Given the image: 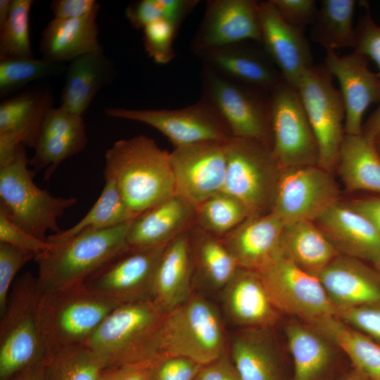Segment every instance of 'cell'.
<instances>
[{
  "label": "cell",
  "instance_id": "27",
  "mask_svg": "<svg viewBox=\"0 0 380 380\" xmlns=\"http://www.w3.org/2000/svg\"><path fill=\"white\" fill-rule=\"evenodd\" d=\"M195 224V207L177 196L139 213L132 220L127 242L135 248H161Z\"/></svg>",
  "mask_w": 380,
  "mask_h": 380
},
{
  "label": "cell",
  "instance_id": "31",
  "mask_svg": "<svg viewBox=\"0 0 380 380\" xmlns=\"http://www.w3.org/2000/svg\"><path fill=\"white\" fill-rule=\"evenodd\" d=\"M281 254L316 277L339 252L313 221L284 223L280 241Z\"/></svg>",
  "mask_w": 380,
  "mask_h": 380
},
{
  "label": "cell",
  "instance_id": "11",
  "mask_svg": "<svg viewBox=\"0 0 380 380\" xmlns=\"http://www.w3.org/2000/svg\"><path fill=\"white\" fill-rule=\"evenodd\" d=\"M272 153L281 169L318 165L316 139L299 94L283 80L270 96Z\"/></svg>",
  "mask_w": 380,
  "mask_h": 380
},
{
  "label": "cell",
  "instance_id": "29",
  "mask_svg": "<svg viewBox=\"0 0 380 380\" xmlns=\"http://www.w3.org/2000/svg\"><path fill=\"white\" fill-rule=\"evenodd\" d=\"M100 6L74 19L53 18L44 27L39 42L42 56L63 64L87 53L103 49L96 18Z\"/></svg>",
  "mask_w": 380,
  "mask_h": 380
},
{
  "label": "cell",
  "instance_id": "28",
  "mask_svg": "<svg viewBox=\"0 0 380 380\" xmlns=\"http://www.w3.org/2000/svg\"><path fill=\"white\" fill-rule=\"evenodd\" d=\"M188 231L165 247L157 267L153 300L165 313L185 301L194 290Z\"/></svg>",
  "mask_w": 380,
  "mask_h": 380
},
{
  "label": "cell",
  "instance_id": "55",
  "mask_svg": "<svg viewBox=\"0 0 380 380\" xmlns=\"http://www.w3.org/2000/svg\"><path fill=\"white\" fill-rule=\"evenodd\" d=\"M48 357L20 370L8 380H46Z\"/></svg>",
  "mask_w": 380,
  "mask_h": 380
},
{
  "label": "cell",
  "instance_id": "10",
  "mask_svg": "<svg viewBox=\"0 0 380 380\" xmlns=\"http://www.w3.org/2000/svg\"><path fill=\"white\" fill-rule=\"evenodd\" d=\"M202 96L217 110L234 137L255 139L272 148L270 97L203 66Z\"/></svg>",
  "mask_w": 380,
  "mask_h": 380
},
{
  "label": "cell",
  "instance_id": "58",
  "mask_svg": "<svg viewBox=\"0 0 380 380\" xmlns=\"http://www.w3.org/2000/svg\"><path fill=\"white\" fill-rule=\"evenodd\" d=\"M343 380H369L365 376H364L362 374H361L359 372H356L348 377L346 378Z\"/></svg>",
  "mask_w": 380,
  "mask_h": 380
},
{
  "label": "cell",
  "instance_id": "40",
  "mask_svg": "<svg viewBox=\"0 0 380 380\" xmlns=\"http://www.w3.org/2000/svg\"><path fill=\"white\" fill-rule=\"evenodd\" d=\"M106 369L84 346L48 357L46 380H101Z\"/></svg>",
  "mask_w": 380,
  "mask_h": 380
},
{
  "label": "cell",
  "instance_id": "24",
  "mask_svg": "<svg viewBox=\"0 0 380 380\" xmlns=\"http://www.w3.org/2000/svg\"><path fill=\"white\" fill-rule=\"evenodd\" d=\"M317 277L337 310L380 305V272L360 260L340 254Z\"/></svg>",
  "mask_w": 380,
  "mask_h": 380
},
{
  "label": "cell",
  "instance_id": "8",
  "mask_svg": "<svg viewBox=\"0 0 380 380\" xmlns=\"http://www.w3.org/2000/svg\"><path fill=\"white\" fill-rule=\"evenodd\" d=\"M224 151L222 191L237 200L248 217L271 213L281 172L271 148L255 139L232 137L225 141Z\"/></svg>",
  "mask_w": 380,
  "mask_h": 380
},
{
  "label": "cell",
  "instance_id": "37",
  "mask_svg": "<svg viewBox=\"0 0 380 380\" xmlns=\"http://www.w3.org/2000/svg\"><path fill=\"white\" fill-rule=\"evenodd\" d=\"M354 0H323L312 24V37L326 50L354 48Z\"/></svg>",
  "mask_w": 380,
  "mask_h": 380
},
{
  "label": "cell",
  "instance_id": "1",
  "mask_svg": "<svg viewBox=\"0 0 380 380\" xmlns=\"http://www.w3.org/2000/svg\"><path fill=\"white\" fill-rule=\"evenodd\" d=\"M103 175L136 215L175 196L170 153L145 135L115 141L106 151Z\"/></svg>",
  "mask_w": 380,
  "mask_h": 380
},
{
  "label": "cell",
  "instance_id": "35",
  "mask_svg": "<svg viewBox=\"0 0 380 380\" xmlns=\"http://www.w3.org/2000/svg\"><path fill=\"white\" fill-rule=\"evenodd\" d=\"M284 332L293 361V380H319L331 361V341L312 326L296 321L287 323Z\"/></svg>",
  "mask_w": 380,
  "mask_h": 380
},
{
  "label": "cell",
  "instance_id": "44",
  "mask_svg": "<svg viewBox=\"0 0 380 380\" xmlns=\"http://www.w3.org/2000/svg\"><path fill=\"white\" fill-rule=\"evenodd\" d=\"M179 27L170 21L158 20L142 30L144 49L155 63L164 65L175 58L173 44Z\"/></svg>",
  "mask_w": 380,
  "mask_h": 380
},
{
  "label": "cell",
  "instance_id": "34",
  "mask_svg": "<svg viewBox=\"0 0 380 380\" xmlns=\"http://www.w3.org/2000/svg\"><path fill=\"white\" fill-rule=\"evenodd\" d=\"M336 167L348 191L380 194V153L373 139L345 134Z\"/></svg>",
  "mask_w": 380,
  "mask_h": 380
},
{
  "label": "cell",
  "instance_id": "57",
  "mask_svg": "<svg viewBox=\"0 0 380 380\" xmlns=\"http://www.w3.org/2000/svg\"><path fill=\"white\" fill-rule=\"evenodd\" d=\"M12 5V0H0V27L6 21L9 16Z\"/></svg>",
  "mask_w": 380,
  "mask_h": 380
},
{
  "label": "cell",
  "instance_id": "51",
  "mask_svg": "<svg viewBox=\"0 0 380 380\" xmlns=\"http://www.w3.org/2000/svg\"><path fill=\"white\" fill-rule=\"evenodd\" d=\"M194 380H241L228 352L203 365Z\"/></svg>",
  "mask_w": 380,
  "mask_h": 380
},
{
  "label": "cell",
  "instance_id": "53",
  "mask_svg": "<svg viewBox=\"0 0 380 380\" xmlns=\"http://www.w3.org/2000/svg\"><path fill=\"white\" fill-rule=\"evenodd\" d=\"M151 365L137 364L108 368L101 380H151Z\"/></svg>",
  "mask_w": 380,
  "mask_h": 380
},
{
  "label": "cell",
  "instance_id": "17",
  "mask_svg": "<svg viewBox=\"0 0 380 380\" xmlns=\"http://www.w3.org/2000/svg\"><path fill=\"white\" fill-rule=\"evenodd\" d=\"M253 41L260 43L259 2L254 0H208L191 42L195 55L205 51Z\"/></svg>",
  "mask_w": 380,
  "mask_h": 380
},
{
  "label": "cell",
  "instance_id": "50",
  "mask_svg": "<svg viewBox=\"0 0 380 380\" xmlns=\"http://www.w3.org/2000/svg\"><path fill=\"white\" fill-rule=\"evenodd\" d=\"M281 18L288 24L303 29L312 24L317 13L313 0H270Z\"/></svg>",
  "mask_w": 380,
  "mask_h": 380
},
{
  "label": "cell",
  "instance_id": "48",
  "mask_svg": "<svg viewBox=\"0 0 380 380\" xmlns=\"http://www.w3.org/2000/svg\"><path fill=\"white\" fill-rule=\"evenodd\" d=\"M0 242L8 243L31 252L36 256L51 246L49 241L40 240L16 224L0 205Z\"/></svg>",
  "mask_w": 380,
  "mask_h": 380
},
{
  "label": "cell",
  "instance_id": "59",
  "mask_svg": "<svg viewBox=\"0 0 380 380\" xmlns=\"http://www.w3.org/2000/svg\"><path fill=\"white\" fill-rule=\"evenodd\" d=\"M375 144L379 150H380V133L374 139Z\"/></svg>",
  "mask_w": 380,
  "mask_h": 380
},
{
  "label": "cell",
  "instance_id": "25",
  "mask_svg": "<svg viewBox=\"0 0 380 380\" xmlns=\"http://www.w3.org/2000/svg\"><path fill=\"white\" fill-rule=\"evenodd\" d=\"M340 254L360 260L380 261V236L363 215L340 201L315 221Z\"/></svg>",
  "mask_w": 380,
  "mask_h": 380
},
{
  "label": "cell",
  "instance_id": "47",
  "mask_svg": "<svg viewBox=\"0 0 380 380\" xmlns=\"http://www.w3.org/2000/svg\"><path fill=\"white\" fill-rule=\"evenodd\" d=\"M201 366L184 356L161 355L151 365V380H194Z\"/></svg>",
  "mask_w": 380,
  "mask_h": 380
},
{
  "label": "cell",
  "instance_id": "32",
  "mask_svg": "<svg viewBox=\"0 0 380 380\" xmlns=\"http://www.w3.org/2000/svg\"><path fill=\"white\" fill-rule=\"evenodd\" d=\"M267 329H245L229 341V353L241 380H282L279 359Z\"/></svg>",
  "mask_w": 380,
  "mask_h": 380
},
{
  "label": "cell",
  "instance_id": "13",
  "mask_svg": "<svg viewBox=\"0 0 380 380\" xmlns=\"http://www.w3.org/2000/svg\"><path fill=\"white\" fill-rule=\"evenodd\" d=\"M165 246H129L91 274L83 284L118 305L153 299L156 270Z\"/></svg>",
  "mask_w": 380,
  "mask_h": 380
},
{
  "label": "cell",
  "instance_id": "4",
  "mask_svg": "<svg viewBox=\"0 0 380 380\" xmlns=\"http://www.w3.org/2000/svg\"><path fill=\"white\" fill-rule=\"evenodd\" d=\"M118 306L83 284L42 295L39 318L47 356L85 346L102 321Z\"/></svg>",
  "mask_w": 380,
  "mask_h": 380
},
{
  "label": "cell",
  "instance_id": "19",
  "mask_svg": "<svg viewBox=\"0 0 380 380\" xmlns=\"http://www.w3.org/2000/svg\"><path fill=\"white\" fill-rule=\"evenodd\" d=\"M259 9L262 49L283 80L296 89L300 79L313 65L303 29L285 22L270 0L260 1Z\"/></svg>",
  "mask_w": 380,
  "mask_h": 380
},
{
  "label": "cell",
  "instance_id": "36",
  "mask_svg": "<svg viewBox=\"0 0 380 380\" xmlns=\"http://www.w3.org/2000/svg\"><path fill=\"white\" fill-rule=\"evenodd\" d=\"M338 346L369 380H380V344L336 317L309 324Z\"/></svg>",
  "mask_w": 380,
  "mask_h": 380
},
{
  "label": "cell",
  "instance_id": "42",
  "mask_svg": "<svg viewBox=\"0 0 380 380\" xmlns=\"http://www.w3.org/2000/svg\"><path fill=\"white\" fill-rule=\"evenodd\" d=\"M46 58L0 59V95L4 96L27 84L66 70L67 67Z\"/></svg>",
  "mask_w": 380,
  "mask_h": 380
},
{
  "label": "cell",
  "instance_id": "21",
  "mask_svg": "<svg viewBox=\"0 0 380 380\" xmlns=\"http://www.w3.org/2000/svg\"><path fill=\"white\" fill-rule=\"evenodd\" d=\"M48 89L32 90L0 104V165L7 162L20 144L34 148L48 112L53 108Z\"/></svg>",
  "mask_w": 380,
  "mask_h": 380
},
{
  "label": "cell",
  "instance_id": "2",
  "mask_svg": "<svg viewBox=\"0 0 380 380\" xmlns=\"http://www.w3.org/2000/svg\"><path fill=\"white\" fill-rule=\"evenodd\" d=\"M165 315L153 299L119 305L102 321L85 346L106 369L152 363L160 355Z\"/></svg>",
  "mask_w": 380,
  "mask_h": 380
},
{
  "label": "cell",
  "instance_id": "46",
  "mask_svg": "<svg viewBox=\"0 0 380 380\" xmlns=\"http://www.w3.org/2000/svg\"><path fill=\"white\" fill-rule=\"evenodd\" d=\"M365 12L355 27V41L353 51L370 58L376 64L380 77V26L374 20L369 6L363 3Z\"/></svg>",
  "mask_w": 380,
  "mask_h": 380
},
{
  "label": "cell",
  "instance_id": "15",
  "mask_svg": "<svg viewBox=\"0 0 380 380\" xmlns=\"http://www.w3.org/2000/svg\"><path fill=\"white\" fill-rule=\"evenodd\" d=\"M339 201V189L330 172L318 165L281 169L272 212L284 223L315 222Z\"/></svg>",
  "mask_w": 380,
  "mask_h": 380
},
{
  "label": "cell",
  "instance_id": "6",
  "mask_svg": "<svg viewBox=\"0 0 380 380\" xmlns=\"http://www.w3.org/2000/svg\"><path fill=\"white\" fill-rule=\"evenodd\" d=\"M229 337L216 306L194 290L182 303L165 313L160 355H179L201 365L229 350Z\"/></svg>",
  "mask_w": 380,
  "mask_h": 380
},
{
  "label": "cell",
  "instance_id": "60",
  "mask_svg": "<svg viewBox=\"0 0 380 380\" xmlns=\"http://www.w3.org/2000/svg\"><path fill=\"white\" fill-rule=\"evenodd\" d=\"M376 268L380 272V261L375 265Z\"/></svg>",
  "mask_w": 380,
  "mask_h": 380
},
{
  "label": "cell",
  "instance_id": "56",
  "mask_svg": "<svg viewBox=\"0 0 380 380\" xmlns=\"http://www.w3.org/2000/svg\"><path fill=\"white\" fill-rule=\"evenodd\" d=\"M380 133V105L363 125L362 134L373 139Z\"/></svg>",
  "mask_w": 380,
  "mask_h": 380
},
{
  "label": "cell",
  "instance_id": "20",
  "mask_svg": "<svg viewBox=\"0 0 380 380\" xmlns=\"http://www.w3.org/2000/svg\"><path fill=\"white\" fill-rule=\"evenodd\" d=\"M220 292L225 316L240 329H268L279 319L281 312L256 271L239 267Z\"/></svg>",
  "mask_w": 380,
  "mask_h": 380
},
{
  "label": "cell",
  "instance_id": "5",
  "mask_svg": "<svg viewBox=\"0 0 380 380\" xmlns=\"http://www.w3.org/2000/svg\"><path fill=\"white\" fill-rule=\"evenodd\" d=\"M29 161L25 145L20 144L0 165V205L20 227L46 241L48 231L61 232L58 218L77 201L73 197L53 196L39 188L33 181V171L28 169Z\"/></svg>",
  "mask_w": 380,
  "mask_h": 380
},
{
  "label": "cell",
  "instance_id": "26",
  "mask_svg": "<svg viewBox=\"0 0 380 380\" xmlns=\"http://www.w3.org/2000/svg\"><path fill=\"white\" fill-rule=\"evenodd\" d=\"M284 224L273 213L250 217L220 239L239 267L260 272L281 255Z\"/></svg>",
  "mask_w": 380,
  "mask_h": 380
},
{
  "label": "cell",
  "instance_id": "30",
  "mask_svg": "<svg viewBox=\"0 0 380 380\" xmlns=\"http://www.w3.org/2000/svg\"><path fill=\"white\" fill-rule=\"evenodd\" d=\"M61 106L83 115L99 91L115 77V68L103 49L81 56L66 68Z\"/></svg>",
  "mask_w": 380,
  "mask_h": 380
},
{
  "label": "cell",
  "instance_id": "49",
  "mask_svg": "<svg viewBox=\"0 0 380 380\" xmlns=\"http://www.w3.org/2000/svg\"><path fill=\"white\" fill-rule=\"evenodd\" d=\"M336 317L380 344V305L340 309Z\"/></svg>",
  "mask_w": 380,
  "mask_h": 380
},
{
  "label": "cell",
  "instance_id": "43",
  "mask_svg": "<svg viewBox=\"0 0 380 380\" xmlns=\"http://www.w3.org/2000/svg\"><path fill=\"white\" fill-rule=\"evenodd\" d=\"M199 2L198 0H141L130 4L126 8L125 15L137 30H143L158 20H165L179 27Z\"/></svg>",
  "mask_w": 380,
  "mask_h": 380
},
{
  "label": "cell",
  "instance_id": "23",
  "mask_svg": "<svg viewBox=\"0 0 380 380\" xmlns=\"http://www.w3.org/2000/svg\"><path fill=\"white\" fill-rule=\"evenodd\" d=\"M203 66L234 82L272 91L284 80L263 49L238 43L197 55Z\"/></svg>",
  "mask_w": 380,
  "mask_h": 380
},
{
  "label": "cell",
  "instance_id": "39",
  "mask_svg": "<svg viewBox=\"0 0 380 380\" xmlns=\"http://www.w3.org/2000/svg\"><path fill=\"white\" fill-rule=\"evenodd\" d=\"M248 217L243 206L232 196L220 191L195 208V224L219 238L232 232Z\"/></svg>",
  "mask_w": 380,
  "mask_h": 380
},
{
  "label": "cell",
  "instance_id": "45",
  "mask_svg": "<svg viewBox=\"0 0 380 380\" xmlns=\"http://www.w3.org/2000/svg\"><path fill=\"white\" fill-rule=\"evenodd\" d=\"M35 257L31 252L0 242V315L5 309L18 272Z\"/></svg>",
  "mask_w": 380,
  "mask_h": 380
},
{
  "label": "cell",
  "instance_id": "61",
  "mask_svg": "<svg viewBox=\"0 0 380 380\" xmlns=\"http://www.w3.org/2000/svg\"><path fill=\"white\" fill-rule=\"evenodd\" d=\"M379 153H380V150H379Z\"/></svg>",
  "mask_w": 380,
  "mask_h": 380
},
{
  "label": "cell",
  "instance_id": "52",
  "mask_svg": "<svg viewBox=\"0 0 380 380\" xmlns=\"http://www.w3.org/2000/svg\"><path fill=\"white\" fill-rule=\"evenodd\" d=\"M100 4L94 0H54L51 9L56 19L68 20L84 16Z\"/></svg>",
  "mask_w": 380,
  "mask_h": 380
},
{
  "label": "cell",
  "instance_id": "41",
  "mask_svg": "<svg viewBox=\"0 0 380 380\" xmlns=\"http://www.w3.org/2000/svg\"><path fill=\"white\" fill-rule=\"evenodd\" d=\"M32 0H12L8 18L0 27V59L33 57L29 19Z\"/></svg>",
  "mask_w": 380,
  "mask_h": 380
},
{
  "label": "cell",
  "instance_id": "12",
  "mask_svg": "<svg viewBox=\"0 0 380 380\" xmlns=\"http://www.w3.org/2000/svg\"><path fill=\"white\" fill-rule=\"evenodd\" d=\"M104 112L110 118L151 126L164 134L175 148L206 141H226L232 137L225 120L203 96L192 105L177 109L108 108Z\"/></svg>",
  "mask_w": 380,
  "mask_h": 380
},
{
  "label": "cell",
  "instance_id": "38",
  "mask_svg": "<svg viewBox=\"0 0 380 380\" xmlns=\"http://www.w3.org/2000/svg\"><path fill=\"white\" fill-rule=\"evenodd\" d=\"M137 215L126 205L115 182L105 179L99 198L87 213L69 229L47 236V241H63L88 229L114 227L132 220Z\"/></svg>",
  "mask_w": 380,
  "mask_h": 380
},
{
  "label": "cell",
  "instance_id": "3",
  "mask_svg": "<svg viewBox=\"0 0 380 380\" xmlns=\"http://www.w3.org/2000/svg\"><path fill=\"white\" fill-rule=\"evenodd\" d=\"M132 220L104 229H88L51 246L34 258L42 295L65 290L84 280L110 258L129 246L127 233ZM50 243V242H49Z\"/></svg>",
  "mask_w": 380,
  "mask_h": 380
},
{
  "label": "cell",
  "instance_id": "9",
  "mask_svg": "<svg viewBox=\"0 0 380 380\" xmlns=\"http://www.w3.org/2000/svg\"><path fill=\"white\" fill-rule=\"evenodd\" d=\"M332 77L324 65H312L296 87L317 141L318 166L329 172L337 165L346 134L344 104Z\"/></svg>",
  "mask_w": 380,
  "mask_h": 380
},
{
  "label": "cell",
  "instance_id": "7",
  "mask_svg": "<svg viewBox=\"0 0 380 380\" xmlns=\"http://www.w3.org/2000/svg\"><path fill=\"white\" fill-rule=\"evenodd\" d=\"M41 292L37 277L17 279L0 315V380L48 357L39 318Z\"/></svg>",
  "mask_w": 380,
  "mask_h": 380
},
{
  "label": "cell",
  "instance_id": "14",
  "mask_svg": "<svg viewBox=\"0 0 380 380\" xmlns=\"http://www.w3.org/2000/svg\"><path fill=\"white\" fill-rule=\"evenodd\" d=\"M258 272L281 313L296 316L308 324L336 317L337 310L318 277L282 254Z\"/></svg>",
  "mask_w": 380,
  "mask_h": 380
},
{
  "label": "cell",
  "instance_id": "22",
  "mask_svg": "<svg viewBox=\"0 0 380 380\" xmlns=\"http://www.w3.org/2000/svg\"><path fill=\"white\" fill-rule=\"evenodd\" d=\"M87 141L82 115L61 106L52 108L44 118L29 165L33 172L44 170V179L49 180L58 165L83 151Z\"/></svg>",
  "mask_w": 380,
  "mask_h": 380
},
{
  "label": "cell",
  "instance_id": "16",
  "mask_svg": "<svg viewBox=\"0 0 380 380\" xmlns=\"http://www.w3.org/2000/svg\"><path fill=\"white\" fill-rule=\"evenodd\" d=\"M224 143L201 141L170 153L175 196L196 208L222 191L226 173Z\"/></svg>",
  "mask_w": 380,
  "mask_h": 380
},
{
  "label": "cell",
  "instance_id": "33",
  "mask_svg": "<svg viewBox=\"0 0 380 380\" xmlns=\"http://www.w3.org/2000/svg\"><path fill=\"white\" fill-rule=\"evenodd\" d=\"M194 284L221 291L239 269L222 239L194 224L189 229Z\"/></svg>",
  "mask_w": 380,
  "mask_h": 380
},
{
  "label": "cell",
  "instance_id": "54",
  "mask_svg": "<svg viewBox=\"0 0 380 380\" xmlns=\"http://www.w3.org/2000/svg\"><path fill=\"white\" fill-rule=\"evenodd\" d=\"M347 203L367 218L380 236V196L355 199Z\"/></svg>",
  "mask_w": 380,
  "mask_h": 380
},
{
  "label": "cell",
  "instance_id": "18",
  "mask_svg": "<svg viewBox=\"0 0 380 380\" xmlns=\"http://www.w3.org/2000/svg\"><path fill=\"white\" fill-rule=\"evenodd\" d=\"M325 51L324 66L340 86L345 133L362 134L365 112L372 103L380 101V77L369 70L367 58L354 51L343 56L332 50Z\"/></svg>",
  "mask_w": 380,
  "mask_h": 380
}]
</instances>
